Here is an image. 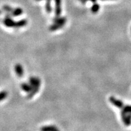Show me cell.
Segmentation results:
<instances>
[{"instance_id": "cell-3", "label": "cell", "mask_w": 131, "mask_h": 131, "mask_svg": "<svg viewBox=\"0 0 131 131\" xmlns=\"http://www.w3.org/2000/svg\"><path fill=\"white\" fill-rule=\"evenodd\" d=\"M55 13L57 16H59L61 12V0H55Z\"/></svg>"}, {"instance_id": "cell-12", "label": "cell", "mask_w": 131, "mask_h": 131, "mask_svg": "<svg viewBox=\"0 0 131 131\" xmlns=\"http://www.w3.org/2000/svg\"><path fill=\"white\" fill-rule=\"evenodd\" d=\"M103 1H105V0H103Z\"/></svg>"}, {"instance_id": "cell-11", "label": "cell", "mask_w": 131, "mask_h": 131, "mask_svg": "<svg viewBox=\"0 0 131 131\" xmlns=\"http://www.w3.org/2000/svg\"><path fill=\"white\" fill-rule=\"evenodd\" d=\"M36 1H41V0H36Z\"/></svg>"}, {"instance_id": "cell-7", "label": "cell", "mask_w": 131, "mask_h": 131, "mask_svg": "<svg viewBox=\"0 0 131 131\" xmlns=\"http://www.w3.org/2000/svg\"><path fill=\"white\" fill-rule=\"evenodd\" d=\"M122 110L126 112V113H131V106H124Z\"/></svg>"}, {"instance_id": "cell-6", "label": "cell", "mask_w": 131, "mask_h": 131, "mask_svg": "<svg viewBox=\"0 0 131 131\" xmlns=\"http://www.w3.org/2000/svg\"><path fill=\"white\" fill-rule=\"evenodd\" d=\"M12 12V14H13V16H18V15H20L23 13L22 9L20 8L15 9V10H13V11Z\"/></svg>"}, {"instance_id": "cell-4", "label": "cell", "mask_w": 131, "mask_h": 131, "mask_svg": "<svg viewBox=\"0 0 131 131\" xmlns=\"http://www.w3.org/2000/svg\"><path fill=\"white\" fill-rule=\"evenodd\" d=\"M100 9V5L98 3H93V5L91 7V11L92 13H96L99 11Z\"/></svg>"}, {"instance_id": "cell-8", "label": "cell", "mask_w": 131, "mask_h": 131, "mask_svg": "<svg viewBox=\"0 0 131 131\" xmlns=\"http://www.w3.org/2000/svg\"><path fill=\"white\" fill-rule=\"evenodd\" d=\"M3 9H4V10L7 12H12V9L11 8V7H10V6H7V5L4 6V7H3Z\"/></svg>"}, {"instance_id": "cell-5", "label": "cell", "mask_w": 131, "mask_h": 131, "mask_svg": "<svg viewBox=\"0 0 131 131\" xmlns=\"http://www.w3.org/2000/svg\"><path fill=\"white\" fill-rule=\"evenodd\" d=\"M15 70H16V73L19 76H22L23 74V70L22 67L20 65H16V67H15Z\"/></svg>"}, {"instance_id": "cell-13", "label": "cell", "mask_w": 131, "mask_h": 131, "mask_svg": "<svg viewBox=\"0 0 131 131\" xmlns=\"http://www.w3.org/2000/svg\"><path fill=\"white\" fill-rule=\"evenodd\" d=\"M80 1H81V0H80Z\"/></svg>"}, {"instance_id": "cell-10", "label": "cell", "mask_w": 131, "mask_h": 131, "mask_svg": "<svg viewBox=\"0 0 131 131\" xmlns=\"http://www.w3.org/2000/svg\"><path fill=\"white\" fill-rule=\"evenodd\" d=\"M90 1V2L95 3H96V1H97V0H81V2H82L83 3H86L87 1Z\"/></svg>"}, {"instance_id": "cell-1", "label": "cell", "mask_w": 131, "mask_h": 131, "mask_svg": "<svg viewBox=\"0 0 131 131\" xmlns=\"http://www.w3.org/2000/svg\"><path fill=\"white\" fill-rule=\"evenodd\" d=\"M121 117L123 123L126 126H129L131 124V113H126L123 111L121 112Z\"/></svg>"}, {"instance_id": "cell-2", "label": "cell", "mask_w": 131, "mask_h": 131, "mask_svg": "<svg viewBox=\"0 0 131 131\" xmlns=\"http://www.w3.org/2000/svg\"><path fill=\"white\" fill-rule=\"evenodd\" d=\"M109 100H110L112 104H113L114 106H116L118 108L123 109V107H124V104H123L122 101H120L119 100L116 99L114 97H110V98H109Z\"/></svg>"}, {"instance_id": "cell-9", "label": "cell", "mask_w": 131, "mask_h": 131, "mask_svg": "<svg viewBox=\"0 0 131 131\" xmlns=\"http://www.w3.org/2000/svg\"><path fill=\"white\" fill-rule=\"evenodd\" d=\"M6 95H7V93H6V92H3L2 93H0V100L4 99V98H6Z\"/></svg>"}]
</instances>
